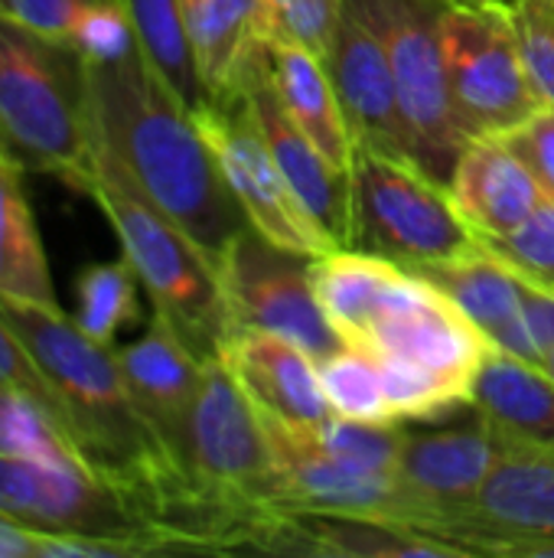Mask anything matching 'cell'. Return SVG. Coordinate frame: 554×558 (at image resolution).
Wrapping results in <instances>:
<instances>
[{"mask_svg":"<svg viewBox=\"0 0 554 558\" xmlns=\"http://www.w3.org/2000/svg\"><path fill=\"white\" fill-rule=\"evenodd\" d=\"M513 271V268H509ZM516 275V271H513ZM519 278V275H516ZM519 294H522V311H526V320H529V330H532V340L535 347L542 350V360L545 353L554 350V291H545L526 278H519Z\"/></svg>","mask_w":554,"mask_h":558,"instance_id":"cell-34","label":"cell"},{"mask_svg":"<svg viewBox=\"0 0 554 558\" xmlns=\"http://www.w3.org/2000/svg\"><path fill=\"white\" fill-rule=\"evenodd\" d=\"M0 392L33 396V399H39V402H46V405H52L59 412V402H56L42 369L36 366V360L26 350L23 337L10 327V320L3 314H0Z\"/></svg>","mask_w":554,"mask_h":558,"instance_id":"cell-32","label":"cell"},{"mask_svg":"<svg viewBox=\"0 0 554 558\" xmlns=\"http://www.w3.org/2000/svg\"><path fill=\"white\" fill-rule=\"evenodd\" d=\"M0 150L23 170L85 190L91 108L85 56L0 10Z\"/></svg>","mask_w":554,"mask_h":558,"instance_id":"cell-4","label":"cell"},{"mask_svg":"<svg viewBox=\"0 0 554 558\" xmlns=\"http://www.w3.org/2000/svg\"><path fill=\"white\" fill-rule=\"evenodd\" d=\"M506 451L509 438L483 412H477V425L467 428H405L398 481L428 507L431 517L424 523H431L438 517L470 510ZM424 523H418L415 530H421Z\"/></svg>","mask_w":554,"mask_h":558,"instance_id":"cell-14","label":"cell"},{"mask_svg":"<svg viewBox=\"0 0 554 558\" xmlns=\"http://www.w3.org/2000/svg\"><path fill=\"white\" fill-rule=\"evenodd\" d=\"M503 141L529 167V173L539 180V186L549 196H554V105H545L526 124L503 134Z\"/></svg>","mask_w":554,"mask_h":558,"instance_id":"cell-33","label":"cell"},{"mask_svg":"<svg viewBox=\"0 0 554 558\" xmlns=\"http://www.w3.org/2000/svg\"><path fill=\"white\" fill-rule=\"evenodd\" d=\"M0 454L98 474L82 454L62 415L52 405L20 392H0Z\"/></svg>","mask_w":554,"mask_h":558,"instance_id":"cell-25","label":"cell"},{"mask_svg":"<svg viewBox=\"0 0 554 558\" xmlns=\"http://www.w3.org/2000/svg\"><path fill=\"white\" fill-rule=\"evenodd\" d=\"M493 3H496V7H503V10H509V7H513L516 0H493Z\"/></svg>","mask_w":554,"mask_h":558,"instance_id":"cell-37","label":"cell"},{"mask_svg":"<svg viewBox=\"0 0 554 558\" xmlns=\"http://www.w3.org/2000/svg\"><path fill=\"white\" fill-rule=\"evenodd\" d=\"M408 271L421 275L424 281L441 288L451 301H457L460 311L487 333L493 350H503L516 360L542 366V350L535 347L526 311H522L519 278L487 245L467 258L408 268Z\"/></svg>","mask_w":554,"mask_h":558,"instance_id":"cell-17","label":"cell"},{"mask_svg":"<svg viewBox=\"0 0 554 558\" xmlns=\"http://www.w3.org/2000/svg\"><path fill=\"white\" fill-rule=\"evenodd\" d=\"M0 513L52 536L124 543L134 556L163 553L131 494L78 468L0 454Z\"/></svg>","mask_w":554,"mask_h":558,"instance_id":"cell-8","label":"cell"},{"mask_svg":"<svg viewBox=\"0 0 554 558\" xmlns=\"http://www.w3.org/2000/svg\"><path fill=\"white\" fill-rule=\"evenodd\" d=\"M310 281L346 347L379 366L431 376L470 405L473 379L493 343L441 288L356 248L313 258Z\"/></svg>","mask_w":554,"mask_h":558,"instance_id":"cell-2","label":"cell"},{"mask_svg":"<svg viewBox=\"0 0 554 558\" xmlns=\"http://www.w3.org/2000/svg\"><path fill=\"white\" fill-rule=\"evenodd\" d=\"M346 3L379 33L389 52L415 163L451 190L454 167L470 137L454 108L444 46H441V13L447 0H346Z\"/></svg>","mask_w":554,"mask_h":558,"instance_id":"cell-6","label":"cell"},{"mask_svg":"<svg viewBox=\"0 0 554 558\" xmlns=\"http://www.w3.org/2000/svg\"><path fill=\"white\" fill-rule=\"evenodd\" d=\"M0 298L59 307L42 239L23 190V167L0 150Z\"/></svg>","mask_w":554,"mask_h":558,"instance_id":"cell-23","label":"cell"},{"mask_svg":"<svg viewBox=\"0 0 554 558\" xmlns=\"http://www.w3.org/2000/svg\"><path fill=\"white\" fill-rule=\"evenodd\" d=\"M451 196L473 232L490 242L516 232L549 193L503 137H470L454 167Z\"/></svg>","mask_w":554,"mask_h":558,"instance_id":"cell-18","label":"cell"},{"mask_svg":"<svg viewBox=\"0 0 554 558\" xmlns=\"http://www.w3.org/2000/svg\"><path fill=\"white\" fill-rule=\"evenodd\" d=\"M441 46L467 137H503L545 108L503 7L447 3L441 13Z\"/></svg>","mask_w":554,"mask_h":558,"instance_id":"cell-7","label":"cell"},{"mask_svg":"<svg viewBox=\"0 0 554 558\" xmlns=\"http://www.w3.org/2000/svg\"><path fill=\"white\" fill-rule=\"evenodd\" d=\"M346 0H261L264 39L291 43L317 59L330 52Z\"/></svg>","mask_w":554,"mask_h":558,"instance_id":"cell-29","label":"cell"},{"mask_svg":"<svg viewBox=\"0 0 554 558\" xmlns=\"http://www.w3.org/2000/svg\"><path fill=\"white\" fill-rule=\"evenodd\" d=\"M310 262L313 258L284 252L245 226L222 252L219 278L235 327L271 330L323 363L346 350V343L317 301Z\"/></svg>","mask_w":554,"mask_h":558,"instance_id":"cell-10","label":"cell"},{"mask_svg":"<svg viewBox=\"0 0 554 558\" xmlns=\"http://www.w3.org/2000/svg\"><path fill=\"white\" fill-rule=\"evenodd\" d=\"M470 405L513 441L554 454V379L542 366L493 350L473 379Z\"/></svg>","mask_w":554,"mask_h":558,"instance_id":"cell-20","label":"cell"},{"mask_svg":"<svg viewBox=\"0 0 554 558\" xmlns=\"http://www.w3.org/2000/svg\"><path fill=\"white\" fill-rule=\"evenodd\" d=\"M349 183V248L356 252L389 258L402 268H424L467 258L483 248L451 190L424 173L415 160L356 144Z\"/></svg>","mask_w":554,"mask_h":558,"instance_id":"cell-5","label":"cell"},{"mask_svg":"<svg viewBox=\"0 0 554 558\" xmlns=\"http://www.w3.org/2000/svg\"><path fill=\"white\" fill-rule=\"evenodd\" d=\"M506 13L532 88L554 105V0H516Z\"/></svg>","mask_w":554,"mask_h":558,"instance_id":"cell-31","label":"cell"},{"mask_svg":"<svg viewBox=\"0 0 554 558\" xmlns=\"http://www.w3.org/2000/svg\"><path fill=\"white\" fill-rule=\"evenodd\" d=\"M483 245L500 255L519 278L554 291V196H545L516 232L490 239Z\"/></svg>","mask_w":554,"mask_h":558,"instance_id":"cell-30","label":"cell"},{"mask_svg":"<svg viewBox=\"0 0 554 558\" xmlns=\"http://www.w3.org/2000/svg\"><path fill=\"white\" fill-rule=\"evenodd\" d=\"M193 121L206 137L248 226L258 235L304 258L336 252L333 239L313 222V216L304 209V203L294 196L284 173L278 170L242 92L222 101H209L206 108L193 111Z\"/></svg>","mask_w":554,"mask_h":558,"instance_id":"cell-9","label":"cell"},{"mask_svg":"<svg viewBox=\"0 0 554 558\" xmlns=\"http://www.w3.org/2000/svg\"><path fill=\"white\" fill-rule=\"evenodd\" d=\"M268 62L274 88L291 118L297 121V128L336 170L349 173L356 137L346 124L343 105L336 98L323 59L291 43H268Z\"/></svg>","mask_w":554,"mask_h":558,"instance_id":"cell-19","label":"cell"},{"mask_svg":"<svg viewBox=\"0 0 554 558\" xmlns=\"http://www.w3.org/2000/svg\"><path fill=\"white\" fill-rule=\"evenodd\" d=\"M542 369H545V373H549V376L554 379V350L552 353H545V360H542Z\"/></svg>","mask_w":554,"mask_h":558,"instance_id":"cell-36","label":"cell"},{"mask_svg":"<svg viewBox=\"0 0 554 558\" xmlns=\"http://www.w3.org/2000/svg\"><path fill=\"white\" fill-rule=\"evenodd\" d=\"M219 356L261 415L307 432L336 415L323 392L317 360L297 343L271 330L235 327Z\"/></svg>","mask_w":554,"mask_h":558,"instance_id":"cell-15","label":"cell"},{"mask_svg":"<svg viewBox=\"0 0 554 558\" xmlns=\"http://www.w3.org/2000/svg\"><path fill=\"white\" fill-rule=\"evenodd\" d=\"M91 128L131 180L216 262L248 226L193 111L150 69L137 43L85 59Z\"/></svg>","mask_w":554,"mask_h":558,"instance_id":"cell-1","label":"cell"},{"mask_svg":"<svg viewBox=\"0 0 554 558\" xmlns=\"http://www.w3.org/2000/svg\"><path fill=\"white\" fill-rule=\"evenodd\" d=\"M183 16L209 101L232 98L248 59L264 46L261 0H183Z\"/></svg>","mask_w":554,"mask_h":558,"instance_id":"cell-21","label":"cell"},{"mask_svg":"<svg viewBox=\"0 0 554 558\" xmlns=\"http://www.w3.org/2000/svg\"><path fill=\"white\" fill-rule=\"evenodd\" d=\"M323 65L330 72L356 144H369L392 157L415 160L389 52L379 33L349 3H343V16L330 52L323 56Z\"/></svg>","mask_w":554,"mask_h":558,"instance_id":"cell-13","label":"cell"},{"mask_svg":"<svg viewBox=\"0 0 554 558\" xmlns=\"http://www.w3.org/2000/svg\"><path fill=\"white\" fill-rule=\"evenodd\" d=\"M509 438V435H506ZM473 517L554 536V454L513 441L487 477L470 510Z\"/></svg>","mask_w":554,"mask_h":558,"instance_id":"cell-22","label":"cell"},{"mask_svg":"<svg viewBox=\"0 0 554 558\" xmlns=\"http://www.w3.org/2000/svg\"><path fill=\"white\" fill-rule=\"evenodd\" d=\"M140 278L131 268V262L121 255L114 262H95L88 265L75 281V324L98 343L114 347V337L140 320V301H137Z\"/></svg>","mask_w":554,"mask_h":558,"instance_id":"cell-26","label":"cell"},{"mask_svg":"<svg viewBox=\"0 0 554 558\" xmlns=\"http://www.w3.org/2000/svg\"><path fill=\"white\" fill-rule=\"evenodd\" d=\"M317 366H320L323 392L336 415L359 418V422H398L389 409L382 373L372 356L346 347Z\"/></svg>","mask_w":554,"mask_h":558,"instance_id":"cell-28","label":"cell"},{"mask_svg":"<svg viewBox=\"0 0 554 558\" xmlns=\"http://www.w3.org/2000/svg\"><path fill=\"white\" fill-rule=\"evenodd\" d=\"M238 92L248 101V111L278 163L284 173L287 186L294 196L304 203V209L313 216V222L333 239L336 248H349V232H353V183L349 173L336 170L313 144L310 137L297 128L291 111L284 108L274 78H271V62H268V43L248 59Z\"/></svg>","mask_w":554,"mask_h":558,"instance_id":"cell-12","label":"cell"},{"mask_svg":"<svg viewBox=\"0 0 554 558\" xmlns=\"http://www.w3.org/2000/svg\"><path fill=\"white\" fill-rule=\"evenodd\" d=\"M114 353L137 412L180 464L183 438L202 386L206 360L196 356L160 314L150 317L144 337H137L134 343Z\"/></svg>","mask_w":554,"mask_h":558,"instance_id":"cell-16","label":"cell"},{"mask_svg":"<svg viewBox=\"0 0 554 558\" xmlns=\"http://www.w3.org/2000/svg\"><path fill=\"white\" fill-rule=\"evenodd\" d=\"M137 49L150 62V69L180 95L189 111L209 105V92L202 85L196 52L189 43L183 0H118Z\"/></svg>","mask_w":554,"mask_h":558,"instance_id":"cell-24","label":"cell"},{"mask_svg":"<svg viewBox=\"0 0 554 558\" xmlns=\"http://www.w3.org/2000/svg\"><path fill=\"white\" fill-rule=\"evenodd\" d=\"M310 435L323 451H330L336 461L356 471L398 477L405 422H359V418L333 415L327 425L313 428Z\"/></svg>","mask_w":554,"mask_h":558,"instance_id":"cell-27","label":"cell"},{"mask_svg":"<svg viewBox=\"0 0 554 558\" xmlns=\"http://www.w3.org/2000/svg\"><path fill=\"white\" fill-rule=\"evenodd\" d=\"M274 468L281 474L284 513L287 510H323V513H359L395 520L405 526L424 523L428 507L398 481L369 471H356L336 461L330 451L317 445L307 428L284 425L278 418L261 415Z\"/></svg>","mask_w":554,"mask_h":558,"instance_id":"cell-11","label":"cell"},{"mask_svg":"<svg viewBox=\"0 0 554 558\" xmlns=\"http://www.w3.org/2000/svg\"><path fill=\"white\" fill-rule=\"evenodd\" d=\"M82 193L91 196L108 216L121 242V255L137 271L153 314H160L196 356H219L222 343L235 330V320L216 262L183 226H176L157 203L144 196L95 128L91 167Z\"/></svg>","mask_w":554,"mask_h":558,"instance_id":"cell-3","label":"cell"},{"mask_svg":"<svg viewBox=\"0 0 554 558\" xmlns=\"http://www.w3.org/2000/svg\"><path fill=\"white\" fill-rule=\"evenodd\" d=\"M49 533L0 513V558H46Z\"/></svg>","mask_w":554,"mask_h":558,"instance_id":"cell-35","label":"cell"}]
</instances>
